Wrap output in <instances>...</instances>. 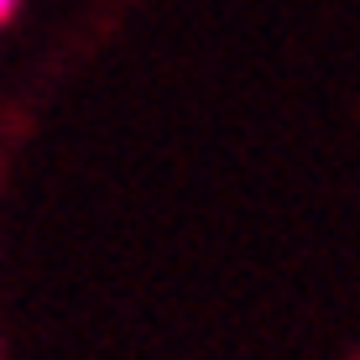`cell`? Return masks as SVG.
<instances>
[{
  "instance_id": "obj_1",
  "label": "cell",
  "mask_w": 360,
  "mask_h": 360,
  "mask_svg": "<svg viewBox=\"0 0 360 360\" xmlns=\"http://www.w3.org/2000/svg\"><path fill=\"white\" fill-rule=\"evenodd\" d=\"M16 6H21V0H0V27H6V21L16 16Z\"/></svg>"
}]
</instances>
